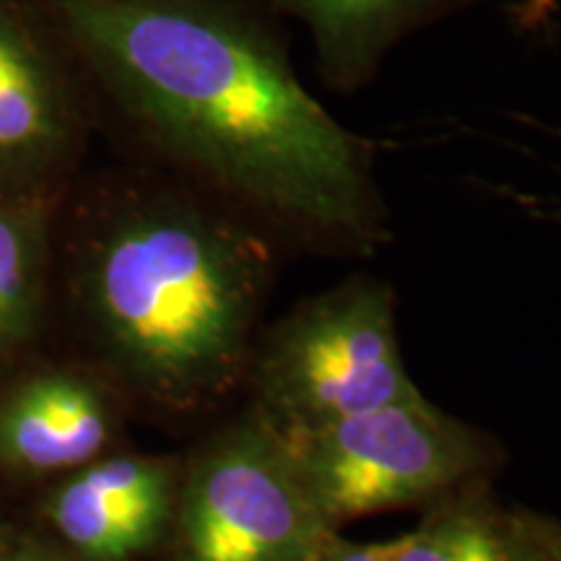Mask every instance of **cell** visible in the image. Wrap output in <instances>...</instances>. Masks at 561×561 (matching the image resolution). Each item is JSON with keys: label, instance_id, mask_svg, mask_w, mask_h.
<instances>
[{"label": "cell", "instance_id": "1", "mask_svg": "<svg viewBox=\"0 0 561 561\" xmlns=\"http://www.w3.org/2000/svg\"><path fill=\"white\" fill-rule=\"evenodd\" d=\"M70 37L161 151L273 229L362 250L385 229L367 144L248 0H60Z\"/></svg>", "mask_w": 561, "mask_h": 561}, {"label": "cell", "instance_id": "2", "mask_svg": "<svg viewBox=\"0 0 561 561\" xmlns=\"http://www.w3.org/2000/svg\"><path fill=\"white\" fill-rule=\"evenodd\" d=\"M271 276L268 244L248 224L153 198L104 231L89 289L117 354L153 382L187 388L240 364Z\"/></svg>", "mask_w": 561, "mask_h": 561}, {"label": "cell", "instance_id": "3", "mask_svg": "<svg viewBox=\"0 0 561 561\" xmlns=\"http://www.w3.org/2000/svg\"><path fill=\"white\" fill-rule=\"evenodd\" d=\"M261 390L278 434L424 398L403 364L388 286L351 278L280 320L263 346Z\"/></svg>", "mask_w": 561, "mask_h": 561}, {"label": "cell", "instance_id": "4", "mask_svg": "<svg viewBox=\"0 0 561 561\" xmlns=\"http://www.w3.org/2000/svg\"><path fill=\"white\" fill-rule=\"evenodd\" d=\"M278 437L331 528L426 500L481 462L473 434L424 398Z\"/></svg>", "mask_w": 561, "mask_h": 561}, {"label": "cell", "instance_id": "5", "mask_svg": "<svg viewBox=\"0 0 561 561\" xmlns=\"http://www.w3.org/2000/svg\"><path fill=\"white\" fill-rule=\"evenodd\" d=\"M331 530L268 424L231 434L210 453L182 507L191 561H312Z\"/></svg>", "mask_w": 561, "mask_h": 561}, {"label": "cell", "instance_id": "6", "mask_svg": "<svg viewBox=\"0 0 561 561\" xmlns=\"http://www.w3.org/2000/svg\"><path fill=\"white\" fill-rule=\"evenodd\" d=\"M479 0H271L310 34L314 66L333 91H359L413 34L430 30Z\"/></svg>", "mask_w": 561, "mask_h": 561}, {"label": "cell", "instance_id": "7", "mask_svg": "<svg viewBox=\"0 0 561 561\" xmlns=\"http://www.w3.org/2000/svg\"><path fill=\"white\" fill-rule=\"evenodd\" d=\"M170 510V476L159 462L112 458L96 462L53 500V523L81 553L125 561L159 536Z\"/></svg>", "mask_w": 561, "mask_h": 561}, {"label": "cell", "instance_id": "8", "mask_svg": "<svg viewBox=\"0 0 561 561\" xmlns=\"http://www.w3.org/2000/svg\"><path fill=\"white\" fill-rule=\"evenodd\" d=\"M107 439V416L94 390L70 377H42L0 409V453L26 468H66L89 460Z\"/></svg>", "mask_w": 561, "mask_h": 561}, {"label": "cell", "instance_id": "9", "mask_svg": "<svg viewBox=\"0 0 561 561\" xmlns=\"http://www.w3.org/2000/svg\"><path fill=\"white\" fill-rule=\"evenodd\" d=\"M66 136L58 79L16 21L0 13V172L50 159Z\"/></svg>", "mask_w": 561, "mask_h": 561}, {"label": "cell", "instance_id": "10", "mask_svg": "<svg viewBox=\"0 0 561 561\" xmlns=\"http://www.w3.org/2000/svg\"><path fill=\"white\" fill-rule=\"evenodd\" d=\"M382 546L388 561H517L510 528L473 512H445Z\"/></svg>", "mask_w": 561, "mask_h": 561}, {"label": "cell", "instance_id": "11", "mask_svg": "<svg viewBox=\"0 0 561 561\" xmlns=\"http://www.w3.org/2000/svg\"><path fill=\"white\" fill-rule=\"evenodd\" d=\"M37 242L24 214L0 203V351L21 339L32 318Z\"/></svg>", "mask_w": 561, "mask_h": 561}, {"label": "cell", "instance_id": "12", "mask_svg": "<svg viewBox=\"0 0 561 561\" xmlns=\"http://www.w3.org/2000/svg\"><path fill=\"white\" fill-rule=\"evenodd\" d=\"M507 528L517 561H561V523L551 517L520 515Z\"/></svg>", "mask_w": 561, "mask_h": 561}, {"label": "cell", "instance_id": "13", "mask_svg": "<svg viewBox=\"0 0 561 561\" xmlns=\"http://www.w3.org/2000/svg\"><path fill=\"white\" fill-rule=\"evenodd\" d=\"M312 561H388V559H385L382 543L354 546V543H339L331 538V541L322 546L320 553Z\"/></svg>", "mask_w": 561, "mask_h": 561}, {"label": "cell", "instance_id": "14", "mask_svg": "<svg viewBox=\"0 0 561 561\" xmlns=\"http://www.w3.org/2000/svg\"><path fill=\"white\" fill-rule=\"evenodd\" d=\"M11 561H53V559H45V557H19V559H11Z\"/></svg>", "mask_w": 561, "mask_h": 561}, {"label": "cell", "instance_id": "15", "mask_svg": "<svg viewBox=\"0 0 561 561\" xmlns=\"http://www.w3.org/2000/svg\"><path fill=\"white\" fill-rule=\"evenodd\" d=\"M553 219H557V221L561 224V210H559V214H553Z\"/></svg>", "mask_w": 561, "mask_h": 561}]
</instances>
